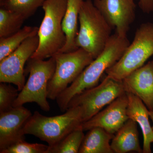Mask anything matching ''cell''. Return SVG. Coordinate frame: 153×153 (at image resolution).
Instances as JSON below:
<instances>
[{"mask_svg": "<svg viewBox=\"0 0 153 153\" xmlns=\"http://www.w3.org/2000/svg\"><path fill=\"white\" fill-rule=\"evenodd\" d=\"M130 44L127 36H120L116 33L111 35L100 55L56 99L61 111H66L69 102L74 96L98 85L103 73L120 59Z\"/></svg>", "mask_w": 153, "mask_h": 153, "instance_id": "1", "label": "cell"}, {"mask_svg": "<svg viewBox=\"0 0 153 153\" xmlns=\"http://www.w3.org/2000/svg\"><path fill=\"white\" fill-rule=\"evenodd\" d=\"M82 112L79 106L70 107L60 115L47 117L35 111L26 124L25 134H30L54 146L83 123Z\"/></svg>", "mask_w": 153, "mask_h": 153, "instance_id": "2", "label": "cell"}, {"mask_svg": "<svg viewBox=\"0 0 153 153\" xmlns=\"http://www.w3.org/2000/svg\"><path fill=\"white\" fill-rule=\"evenodd\" d=\"M79 30L75 44L92 55L94 59L103 51L113 28L94 6L92 0H85L79 11Z\"/></svg>", "mask_w": 153, "mask_h": 153, "instance_id": "3", "label": "cell"}, {"mask_svg": "<svg viewBox=\"0 0 153 153\" xmlns=\"http://www.w3.org/2000/svg\"><path fill=\"white\" fill-rule=\"evenodd\" d=\"M67 0H46L42 8L44 16L38 30V49L31 58L45 60L63 48L66 38L62 27Z\"/></svg>", "mask_w": 153, "mask_h": 153, "instance_id": "4", "label": "cell"}, {"mask_svg": "<svg viewBox=\"0 0 153 153\" xmlns=\"http://www.w3.org/2000/svg\"><path fill=\"white\" fill-rule=\"evenodd\" d=\"M153 55V23H143L137 29L133 41L117 62L105 71L107 76L118 81L143 66Z\"/></svg>", "mask_w": 153, "mask_h": 153, "instance_id": "5", "label": "cell"}, {"mask_svg": "<svg viewBox=\"0 0 153 153\" xmlns=\"http://www.w3.org/2000/svg\"><path fill=\"white\" fill-rule=\"evenodd\" d=\"M27 62L26 70L29 73V78L19 92L13 107L34 102L42 110L48 112L50 111V106L47 101V87L55 72V58L51 57L47 60L30 58Z\"/></svg>", "mask_w": 153, "mask_h": 153, "instance_id": "6", "label": "cell"}, {"mask_svg": "<svg viewBox=\"0 0 153 153\" xmlns=\"http://www.w3.org/2000/svg\"><path fill=\"white\" fill-rule=\"evenodd\" d=\"M52 57L55 58L56 67L48 82L47 97L55 100L94 58L90 53L81 48L71 52H57Z\"/></svg>", "mask_w": 153, "mask_h": 153, "instance_id": "7", "label": "cell"}, {"mask_svg": "<svg viewBox=\"0 0 153 153\" xmlns=\"http://www.w3.org/2000/svg\"><path fill=\"white\" fill-rule=\"evenodd\" d=\"M126 93L122 81H118L106 75L100 84L74 96L69 102L68 108L70 107H80L84 122Z\"/></svg>", "mask_w": 153, "mask_h": 153, "instance_id": "8", "label": "cell"}, {"mask_svg": "<svg viewBox=\"0 0 153 153\" xmlns=\"http://www.w3.org/2000/svg\"><path fill=\"white\" fill-rule=\"evenodd\" d=\"M38 35L29 37L13 53L0 61V82L12 83L19 91L25 84V66L39 45Z\"/></svg>", "mask_w": 153, "mask_h": 153, "instance_id": "9", "label": "cell"}, {"mask_svg": "<svg viewBox=\"0 0 153 153\" xmlns=\"http://www.w3.org/2000/svg\"><path fill=\"white\" fill-rule=\"evenodd\" d=\"M94 6L120 36H126L136 19L134 0H93Z\"/></svg>", "mask_w": 153, "mask_h": 153, "instance_id": "10", "label": "cell"}, {"mask_svg": "<svg viewBox=\"0 0 153 153\" xmlns=\"http://www.w3.org/2000/svg\"><path fill=\"white\" fill-rule=\"evenodd\" d=\"M128 98L126 93L119 97L93 117L82 124L84 131L94 127H100L114 135L129 117L127 114Z\"/></svg>", "mask_w": 153, "mask_h": 153, "instance_id": "11", "label": "cell"}, {"mask_svg": "<svg viewBox=\"0 0 153 153\" xmlns=\"http://www.w3.org/2000/svg\"><path fill=\"white\" fill-rule=\"evenodd\" d=\"M32 114L23 105L0 112V151L25 140V126Z\"/></svg>", "mask_w": 153, "mask_h": 153, "instance_id": "12", "label": "cell"}, {"mask_svg": "<svg viewBox=\"0 0 153 153\" xmlns=\"http://www.w3.org/2000/svg\"><path fill=\"white\" fill-rule=\"evenodd\" d=\"M126 93L136 96L153 111V60L135 70L122 80Z\"/></svg>", "mask_w": 153, "mask_h": 153, "instance_id": "13", "label": "cell"}, {"mask_svg": "<svg viewBox=\"0 0 153 153\" xmlns=\"http://www.w3.org/2000/svg\"><path fill=\"white\" fill-rule=\"evenodd\" d=\"M128 98L127 114L129 119L139 125L143 137V153H151V144L153 143V128L150 123L149 110L138 97L126 93Z\"/></svg>", "mask_w": 153, "mask_h": 153, "instance_id": "14", "label": "cell"}, {"mask_svg": "<svg viewBox=\"0 0 153 153\" xmlns=\"http://www.w3.org/2000/svg\"><path fill=\"white\" fill-rule=\"evenodd\" d=\"M111 146L114 153H143L137 123L129 119L114 135Z\"/></svg>", "mask_w": 153, "mask_h": 153, "instance_id": "15", "label": "cell"}, {"mask_svg": "<svg viewBox=\"0 0 153 153\" xmlns=\"http://www.w3.org/2000/svg\"><path fill=\"white\" fill-rule=\"evenodd\" d=\"M84 0H67L65 15L62 22L63 32L66 36L65 45L58 52H68L75 51V40L78 33V22L79 11Z\"/></svg>", "mask_w": 153, "mask_h": 153, "instance_id": "16", "label": "cell"}, {"mask_svg": "<svg viewBox=\"0 0 153 153\" xmlns=\"http://www.w3.org/2000/svg\"><path fill=\"white\" fill-rule=\"evenodd\" d=\"M114 136L102 128L90 129L84 136L79 153H114L110 143Z\"/></svg>", "mask_w": 153, "mask_h": 153, "instance_id": "17", "label": "cell"}, {"mask_svg": "<svg viewBox=\"0 0 153 153\" xmlns=\"http://www.w3.org/2000/svg\"><path fill=\"white\" fill-rule=\"evenodd\" d=\"M39 28L25 26L16 33L0 38V61L13 53L25 40L38 34Z\"/></svg>", "mask_w": 153, "mask_h": 153, "instance_id": "18", "label": "cell"}, {"mask_svg": "<svg viewBox=\"0 0 153 153\" xmlns=\"http://www.w3.org/2000/svg\"><path fill=\"white\" fill-rule=\"evenodd\" d=\"M82 125L72 131L57 144L49 146L46 153H79L84 139Z\"/></svg>", "mask_w": 153, "mask_h": 153, "instance_id": "19", "label": "cell"}, {"mask_svg": "<svg viewBox=\"0 0 153 153\" xmlns=\"http://www.w3.org/2000/svg\"><path fill=\"white\" fill-rule=\"evenodd\" d=\"M25 20L21 14L1 7L0 38L8 37L19 31Z\"/></svg>", "mask_w": 153, "mask_h": 153, "instance_id": "20", "label": "cell"}, {"mask_svg": "<svg viewBox=\"0 0 153 153\" xmlns=\"http://www.w3.org/2000/svg\"><path fill=\"white\" fill-rule=\"evenodd\" d=\"M46 0H0V6L21 14L25 19L33 16Z\"/></svg>", "mask_w": 153, "mask_h": 153, "instance_id": "21", "label": "cell"}, {"mask_svg": "<svg viewBox=\"0 0 153 153\" xmlns=\"http://www.w3.org/2000/svg\"><path fill=\"white\" fill-rule=\"evenodd\" d=\"M48 145L40 143H30L25 140L14 143L3 150L1 153H46Z\"/></svg>", "mask_w": 153, "mask_h": 153, "instance_id": "22", "label": "cell"}, {"mask_svg": "<svg viewBox=\"0 0 153 153\" xmlns=\"http://www.w3.org/2000/svg\"><path fill=\"white\" fill-rule=\"evenodd\" d=\"M18 88L11 85L10 83H0V112L11 109L13 107L15 100L19 93Z\"/></svg>", "mask_w": 153, "mask_h": 153, "instance_id": "23", "label": "cell"}, {"mask_svg": "<svg viewBox=\"0 0 153 153\" xmlns=\"http://www.w3.org/2000/svg\"><path fill=\"white\" fill-rule=\"evenodd\" d=\"M138 5L144 13L150 14L153 12V0H139Z\"/></svg>", "mask_w": 153, "mask_h": 153, "instance_id": "24", "label": "cell"}, {"mask_svg": "<svg viewBox=\"0 0 153 153\" xmlns=\"http://www.w3.org/2000/svg\"><path fill=\"white\" fill-rule=\"evenodd\" d=\"M149 117L153 123V111H149Z\"/></svg>", "mask_w": 153, "mask_h": 153, "instance_id": "25", "label": "cell"}]
</instances>
